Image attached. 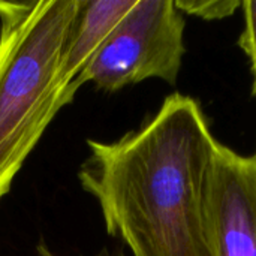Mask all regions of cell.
<instances>
[{
    "label": "cell",
    "instance_id": "6",
    "mask_svg": "<svg viewBox=\"0 0 256 256\" xmlns=\"http://www.w3.org/2000/svg\"><path fill=\"white\" fill-rule=\"evenodd\" d=\"M176 4L183 14L204 20H222L242 8L238 0H176Z\"/></svg>",
    "mask_w": 256,
    "mask_h": 256
},
{
    "label": "cell",
    "instance_id": "4",
    "mask_svg": "<svg viewBox=\"0 0 256 256\" xmlns=\"http://www.w3.org/2000/svg\"><path fill=\"white\" fill-rule=\"evenodd\" d=\"M202 216L214 256H256V153L244 156L214 144Z\"/></svg>",
    "mask_w": 256,
    "mask_h": 256
},
{
    "label": "cell",
    "instance_id": "7",
    "mask_svg": "<svg viewBox=\"0 0 256 256\" xmlns=\"http://www.w3.org/2000/svg\"><path fill=\"white\" fill-rule=\"evenodd\" d=\"M242 10L244 26L238 38V45L249 58L252 72V93L256 98V0L242 2Z\"/></svg>",
    "mask_w": 256,
    "mask_h": 256
},
{
    "label": "cell",
    "instance_id": "1",
    "mask_svg": "<svg viewBox=\"0 0 256 256\" xmlns=\"http://www.w3.org/2000/svg\"><path fill=\"white\" fill-rule=\"evenodd\" d=\"M216 142L200 102L172 93L122 138L87 140L78 180L132 256H214L202 189Z\"/></svg>",
    "mask_w": 256,
    "mask_h": 256
},
{
    "label": "cell",
    "instance_id": "2",
    "mask_svg": "<svg viewBox=\"0 0 256 256\" xmlns=\"http://www.w3.org/2000/svg\"><path fill=\"white\" fill-rule=\"evenodd\" d=\"M81 0H0V201L68 104L62 57Z\"/></svg>",
    "mask_w": 256,
    "mask_h": 256
},
{
    "label": "cell",
    "instance_id": "5",
    "mask_svg": "<svg viewBox=\"0 0 256 256\" xmlns=\"http://www.w3.org/2000/svg\"><path fill=\"white\" fill-rule=\"evenodd\" d=\"M136 0H81L62 57V86L68 104L81 88V76Z\"/></svg>",
    "mask_w": 256,
    "mask_h": 256
},
{
    "label": "cell",
    "instance_id": "3",
    "mask_svg": "<svg viewBox=\"0 0 256 256\" xmlns=\"http://www.w3.org/2000/svg\"><path fill=\"white\" fill-rule=\"evenodd\" d=\"M183 15L176 0H136L82 74L81 87L92 82L112 93L148 78L174 86L186 52Z\"/></svg>",
    "mask_w": 256,
    "mask_h": 256
},
{
    "label": "cell",
    "instance_id": "8",
    "mask_svg": "<svg viewBox=\"0 0 256 256\" xmlns=\"http://www.w3.org/2000/svg\"><path fill=\"white\" fill-rule=\"evenodd\" d=\"M36 252H38V255L39 256H58L56 255L45 243H39L38 244V248H36ZM98 256H126L124 255V252L123 250H112V252H110V250H102L100 254Z\"/></svg>",
    "mask_w": 256,
    "mask_h": 256
}]
</instances>
